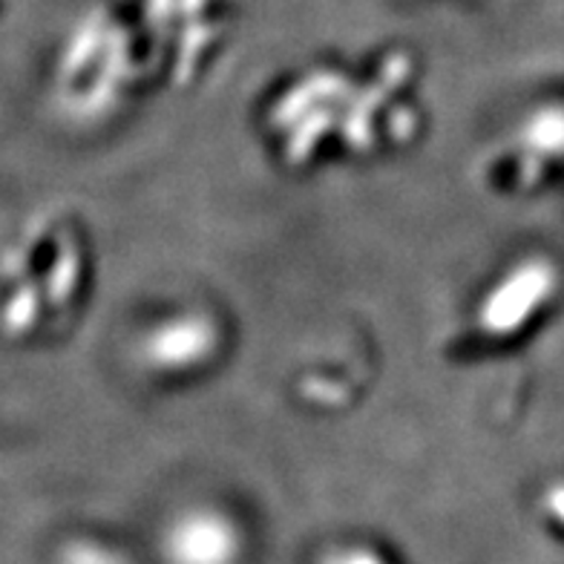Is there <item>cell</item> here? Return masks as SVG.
Wrapping results in <instances>:
<instances>
[{"label": "cell", "instance_id": "6da1fadb", "mask_svg": "<svg viewBox=\"0 0 564 564\" xmlns=\"http://www.w3.org/2000/svg\"><path fill=\"white\" fill-rule=\"evenodd\" d=\"M173 564H230L237 539L216 519H191L171 533Z\"/></svg>", "mask_w": 564, "mask_h": 564}, {"label": "cell", "instance_id": "7a4b0ae2", "mask_svg": "<svg viewBox=\"0 0 564 564\" xmlns=\"http://www.w3.org/2000/svg\"><path fill=\"white\" fill-rule=\"evenodd\" d=\"M64 564H121V562L116 556H110V553H105V550L89 547V544H78V547L69 550Z\"/></svg>", "mask_w": 564, "mask_h": 564}, {"label": "cell", "instance_id": "3957f363", "mask_svg": "<svg viewBox=\"0 0 564 564\" xmlns=\"http://www.w3.org/2000/svg\"><path fill=\"white\" fill-rule=\"evenodd\" d=\"M326 564H383V562H380L375 553H369V550H343V553L328 558Z\"/></svg>", "mask_w": 564, "mask_h": 564}]
</instances>
